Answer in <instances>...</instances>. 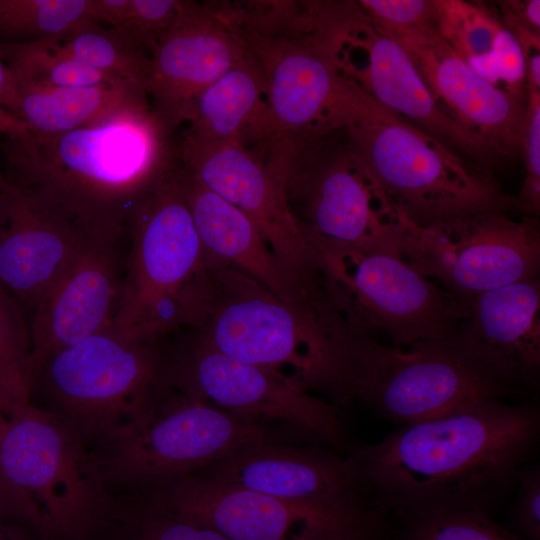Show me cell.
Here are the masks:
<instances>
[{"label": "cell", "instance_id": "obj_1", "mask_svg": "<svg viewBox=\"0 0 540 540\" xmlns=\"http://www.w3.org/2000/svg\"><path fill=\"white\" fill-rule=\"evenodd\" d=\"M539 431L535 406L484 399L402 425L351 459L373 505L405 518L489 512L515 490Z\"/></svg>", "mask_w": 540, "mask_h": 540}, {"label": "cell", "instance_id": "obj_2", "mask_svg": "<svg viewBox=\"0 0 540 540\" xmlns=\"http://www.w3.org/2000/svg\"><path fill=\"white\" fill-rule=\"evenodd\" d=\"M149 105L57 135L5 138L8 180L36 189L90 229L127 237L132 218L175 157Z\"/></svg>", "mask_w": 540, "mask_h": 540}, {"label": "cell", "instance_id": "obj_3", "mask_svg": "<svg viewBox=\"0 0 540 540\" xmlns=\"http://www.w3.org/2000/svg\"><path fill=\"white\" fill-rule=\"evenodd\" d=\"M344 107L336 132L414 225L514 207L490 170L383 107L355 82Z\"/></svg>", "mask_w": 540, "mask_h": 540}, {"label": "cell", "instance_id": "obj_4", "mask_svg": "<svg viewBox=\"0 0 540 540\" xmlns=\"http://www.w3.org/2000/svg\"><path fill=\"white\" fill-rule=\"evenodd\" d=\"M113 327L157 337L198 327L210 290L209 266L174 157L137 208L128 230Z\"/></svg>", "mask_w": 540, "mask_h": 540}, {"label": "cell", "instance_id": "obj_5", "mask_svg": "<svg viewBox=\"0 0 540 540\" xmlns=\"http://www.w3.org/2000/svg\"><path fill=\"white\" fill-rule=\"evenodd\" d=\"M326 391L358 400L402 425L435 419L505 391L455 352L445 339L403 350L354 333L338 320Z\"/></svg>", "mask_w": 540, "mask_h": 540}, {"label": "cell", "instance_id": "obj_6", "mask_svg": "<svg viewBox=\"0 0 540 540\" xmlns=\"http://www.w3.org/2000/svg\"><path fill=\"white\" fill-rule=\"evenodd\" d=\"M86 441L31 402L0 428V475L29 503L41 540H89L113 522L108 490Z\"/></svg>", "mask_w": 540, "mask_h": 540}, {"label": "cell", "instance_id": "obj_7", "mask_svg": "<svg viewBox=\"0 0 540 540\" xmlns=\"http://www.w3.org/2000/svg\"><path fill=\"white\" fill-rule=\"evenodd\" d=\"M279 432L168 386L142 413L99 438L93 454L109 491L144 494L193 475L243 445L282 440Z\"/></svg>", "mask_w": 540, "mask_h": 540}, {"label": "cell", "instance_id": "obj_8", "mask_svg": "<svg viewBox=\"0 0 540 540\" xmlns=\"http://www.w3.org/2000/svg\"><path fill=\"white\" fill-rule=\"evenodd\" d=\"M210 290L197 341L234 360L280 371L309 391L326 389L333 365L336 315L324 299L288 303L228 267L210 264Z\"/></svg>", "mask_w": 540, "mask_h": 540}, {"label": "cell", "instance_id": "obj_9", "mask_svg": "<svg viewBox=\"0 0 540 540\" xmlns=\"http://www.w3.org/2000/svg\"><path fill=\"white\" fill-rule=\"evenodd\" d=\"M157 337L113 326L33 366L46 409L85 441L107 435L148 408L169 386Z\"/></svg>", "mask_w": 540, "mask_h": 540}, {"label": "cell", "instance_id": "obj_10", "mask_svg": "<svg viewBox=\"0 0 540 540\" xmlns=\"http://www.w3.org/2000/svg\"><path fill=\"white\" fill-rule=\"evenodd\" d=\"M324 297L350 331L396 347L450 337L468 313L466 301L380 251L313 244Z\"/></svg>", "mask_w": 540, "mask_h": 540}, {"label": "cell", "instance_id": "obj_11", "mask_svg": "<svg viewBox=\"0 0 540 540\" xmlns=\"http://www.w3.org/2000/svg\"><path fill=\"white\" fill-rule=\"evenodd\" d=\"M289 208L311 244L400 257L413 223L343 143L328 135L307 147L285 173Z\"/></svg>", "mask_w": 540, "mask_h": 540}, {"label": "cell", "instance_id": "obj_12", "mask_svg": "<svg viewBox=\"0 0 540 540\" xmlns=\"http://www.w3.org/2000/svg\"><path fill=\"white\" fill-rule=\"evenodd\" d=\"M233 27L264 75L273 132L265 162L281 176L308 146L333 133L347 78L317 20L296 37Z\"/></svg>", "mask_w": 540, "mask_h": 540}, {"label": "cell", "instance_id": "obj_13", "mask_svg": "<svg viewBox=\"0 0 540 540\" xmlns=\"http://www.w3.org/2000/svg\"><path fill=\"white\" fill-rule=\"evenodd\" d=\"M330 42L341 73L377 103L488 170L503 159L439 103L403 46L358 1L339 2Z\"/></svg>", "mask_w": 540, "mask_h": 540}, {"label": "cell", "instance_id": "obj_14", "mask_svg": "<svg viewBox=\"0 0 540 540\" xmlns=\"http://www.w3.org/2000/svg\"><path fill=\"white\" fill-rule=\"evenodd\" d=\"M400 258L450 293L469 301L486 291L538 276L540 225L537 218H509L484 212L418 227Z\"/></svg>", "mask_w": 540, "mask_h": 540}, {"label": "cell", "instance_id": "obj_15", "mask_svg": "<svg viewBox=\"0 0 540 540\" xmlns=\"http://www.w3.org/2000/svg\"><path fill=\"white\" fill-rule=\"evenodd\" d=\"M165 373L170 387L238 418L283 422L332 447L343 443L336 407L280 371L234 360L196 341L176 363L166 364Z\"/></svg>", "mask_w": 540, "mask_h": 540}, {"label": "cell", "instance_id": "obj_16", "mask_svg": "<svg viewBox=\"0 0 540 540\" xmlns=\"http://www.w3.org/2000/svg\"><path fill=\"white\" fill-rule=\"evenodd\" d=\"M174 148L186 170L255 224L273 254L298 281L319 284L317 252L293 216L282 184L262 157L236 143L188 133Z\"/></svg>", "mask_w": 540, "mask_h": 540}, {"label": "cell", "instance_id": "obj_17", "mask_svg": "<svg viewBox=\"0 0 540 540\" xmlns=\"http://www.w3.org/2000/svg\"><path fill=\"white\" fill-rule=\"evenodd\" d=\"M194 475V474H193ZM195 475L354 520L375 514L350 458L283 440L243 445Z\"/></svg>", "mask_w": 540, "mask_h": 540}, {"label": "cell", "instance_id": "obj_18", "mask_svg": "<svg viewBox=\"0 0 540 540\" xmlns=\"http://www.w3.org/2000/svg\"><path fill=\"white\" fill-rule=\"evenodd\" d=\"M97 233L42 192L7 179L0 190V285L32 314Z\"/></svg>", "mask_w": 540, "mask_h": 540}, {"label": "cell", "instance_id": "obj_19", "mask_svg": "<svg viewBox=\"0 0 540 540\" xmlns=\"http://www.w3.org/2000/svg\"><path fill=\"white\" fill-rule=\"evenodd\" d=\"M242 36L207 5L184 1L150 57L145 93L171 135L185 123L195 98L249 54Z\"/></svg>", "mask_w": 540, "mask_h": 540}, {"label": "cell", "instance_id": "obj_20", "mask_svg": "<svg viewBox=\"0 0 540 540\" xmlns=\"http://www.w3.org/2000/svg\"><path fill=\"white\" fill-rule=\"evenodd\" d=\"M445 342L505 392L536 389L540 371L539 276L481 293Z\"/></svg>", "mask_w": 540, "mask_h": 540}, {"label": "cell", "instance_id": "obj_21", "mask_svg": "<svg viewBox=\"0 0 540 540\" xmlns=\"http://www.w3.org/2000/svg\"><path fill=\"white\" fill-rule=\"evenodd\" d=\"M382 27L403 46L455 120L483 138L504 161L520 155L527 96L511 94L480 77L434 27Z\"/></svg>", "mask_w": 540, "mask_h": 540}, {"label": "cell", "instance_id": "obj_22", "mask_svg": "<svg viewBox=\"0 0 540 540\" xmlns=\"http://www.w3.org/2000/svg\"><path fill=\"white\" fill-rule=\"evenodd\" d=\"M124 237L95 234L32 312L33 366L113 325L125 260Z\"/></svg>", "mask_w": 540, "mask_h": 540}, {"label": "cell", "instance_id": "obj_23", "mask_svg": "<svg viewBox=\"0 0 540 540\" xmlns=\"http://www.w3.org/2000/svg\"><path fill=\"white\" fill-rule=\"evenodd\" d=\"M144 494L214 529L228 540H295L313 526L360 520L340 519L310 507L195 474Z\"/></svg>", "mask_w": 540, "mask_h": 540}, {"label": "cell", "instance_id": "obj_24", "mask_svg": "<svg viewBox=\"0 0 540 540\" xmlns=\"http://www.w3.org/2000/svg\"><path fill=\"white\" fill-rule=\"evenodd\" d=\"M179 164L185 199L208 265L238 270L291 304L307 306L324 300L321 286L298 281L242 211Z\"/></svg>", "mask_w": 540, "mask_h": 540}, {"label": "cell", "instance_id": "obj_25", "mask_svg": "<svg viewBox=\"0 0 540 540\" xmlns=\"http://www.w3.org/2000/svg\"><path fill=\"white\" fill-rule=\"evenodd\" d=\"M186 122L185 133L242 145L265 161L273 132L264 75L251 51L195 98Z\"/></svg>", "mask_w": 540, "mask_h": 540}, {"label": "cell", "instance_id": "obj_26", "mask_svg": "<svg viewBox=\"0 0 540 540\" xmlns=\"http://www.w3.org/2000/svg\"><path fill=\"white\" fill-rule=\"evenodd\" d=\"M19 118L38 135H57L149 105L145 92L127 84L74 87L19 86Z\"/></svg>", "mask_w": 540, "mask_h": 540}, {"label": "cell", "instance_id": "obj_27", "mask_svg": "<svg viewBox=\"0 0 540 540\" xmlns=\"http://www.w3.org/2000/svg\"><path fill=\"white\" fill-rule=\"evenodd\" d=\"M37 41L59 54L145 92L150 54L126 24L102 28L98 24L87 23L64 35Z\"/></svg>", "mask_w": 540, "mask_h": 540}, {"label": "cell", "instance_id": "obj_28", "mask_svg": "<svg viewBox=\"0 0 540 540\" xmlns=\"http://www.w3.org/2000/svg\"><path fill=\"white\" fill-rule=\"evenodd\" d=\"M503 28L487 7L461 0H436V30L470 68L499 86L494 51Z\"/></svg>", "mask_w": 540, "mask_h": 540}, {"label": "cell", "instance_id": "obj_29", "mask_svg": "<svg viewBox=\"0 0 540 540\" xmlns=\"http://www.w3.org/2000/svg\"><path fill=\"white\" fill-rule=\"evenodd\" d=\"M32 389L30 326L22 306L0 285V415L30 403Z\"/></svg>", "mask_w": 540, "mask_h": 540}, {"label": "cell", "instance_id": "obj_30", "mask_svg": "<svg viewBox=\"0 0 540 540\" xmlns=\"http://www.w3.org/2000/svg\"><path fill=\"white\" fill-rule=\"evenodd\" d=\"M0 58L12 71L19 86L126 84L59 54L37 40L0 43Z\"/></svg>", "mask_w": 540, "mask_h": 540}, {"label": "cell", "instance_id": "obj_31", "mask_svg": "<svg viewBox=\"0 0 540 540\" xmlns=\"http://www.w3.org/2000/svg\"><path fill=\"white\" fill-rule=\"evenodd\" d=\"M116 510L114 519L121 522L122 540H228L149 494L118 499Z\"/></svg>", "mask_w": 540, "mask_h": 540}, {"label": "cell", "instance_id": "obj_32", "mask_svg": "<svg viewBox=\"0 0 540 540\" xmlns=\"http://www.w3.org/2000/svg\"><path fill=\"white\" fill-rule=\"evenodd\" d=\"M93 23L90 0H0V33L35 41Z\"/></svg>", "mask_w": 540, "mask_h": 540}, {"label": "cell", "instance_id": "obj_33", "mask_svg": "<svg viewBox=\"0 0 540 540\" xmlns=\"http://www.w3.org/2000/svg\"><path fill=\"white\" fill-rule=\"evenodd\" d=\"M406 519L405 540H525L498 525L488 512L445 511Z\"/></svg>", "mask_w": 540, "mask_h": 540}, {"label": "cell", "instance_id": "obj_34", "mask_svg": "<svg viewBox=\"0 0 540 540\" xmlns=\"http://www.w3.org/2000/svg\"><path fill=\"white\" fill-rule=\"evenodd\" d=\"M520 155L525 176L514 197V207L523 216L536 218L540 213V92L537 91H527Z\"/></svg>", "mask_w": 540, "mask_h": 540}, {"label": "cell", "instance_id": "obj_35", "mask_svg": "<svg viewBox=\"0 0 540 540\" xmlns=\"http://www.w3.org/2000/svg\"><path fill=\"white\" fill-rule=\"evenodd\" d=\"M364 12L382 26L436 28V0H361Z\"/></svg>", "mask_w": 540, "mask_h": 540}, {"label": "cell", "instance_id": "obj_36", "mask_svg": "<svg viewBox=\"0 0 540 540\" xmlns=\"http://www.w3.org/2000/svg\"><path fill=\"white\" fill-rule=\"evenodd\" d=\"M184 1L132 0L128 25L151 54L177 20Z\"/></svg>", "mask_w": 540, "mask_h": 540}, {"label": "cell", "instance_id": "obj_37", "mask_svg": "<svg viewBox=\"0 0 540 540\" xmlns=\"http://www.w3.org/2000/svg\"><path fill=\"white\" fill-rule=\"evenodd\" d=\"M517 494L514 520L528 540H540V469L529 465L520 475L516 485Z\"/></svg>", "mask_w": 540, "mask_h": 540}, {"label": "cell", "instance_id": "obj_38", "mask_svg": "<svg viewBox=\"0 0 540 540\" xmlns=\"http://www.w3.org/2000/svg\"><path fill=\"white\" fill-rule=\"evenodd\" d=\"M494 58L498 80L504 83V89L517 96H527L524 56L514 35L504 26L496 41Z\"/></svg>", "mask_w": 540, "mask_h": 540}, {"label": "cell", "instance_id": "obj_39", "mask_svg": "<svg viewBox=\"0 0 540 540\" xmlns=\"http://www.w3.org/2000/svg\"><path fill=\"white\" fill-rule=\"evenodd\" d=\"M295 540H384L379 533L376 515L362 520L306 529Z\"/></svg>", "mask_w": 540, "mask_h": 540}, {"label": "cell", "instance_id": "obj_40", "mask_svg": "<svg viewBox=\"0 0 540 540\" xmlns=\"http://www.w3.org/2000/svg\"><path fill=\"white\" fill-rule=\"evenodd\" d=\"M20 522L37 530V521L27 500L0 475V522Z\"/></svg>", "mask_w": 540, "mask_h": 540}, {"label": "cell", "instance_id": "obj_41", "mask_svg": "<svg viewBox=\"0 0 540 540\" xmlns=\"http://www.w3.org/2000/svg\"><path fill=\"white\" fill-rule=\"evenodd\" d=\"M131 8L132 0H90V18L98 25L121 26L129 22Z\"/></svg>", "mask_w": 540, "mask_h": 540}, {"label": "cell", "instance_id": "obj_42", "mask_svg": "<svg viewBox=\"0 0 540 540\" xmlns=\"http://www.w3.org/2000/svg\"><path fill=\"white\" fill-rule=\"evenodd\" d=\"M500 9L508 12L526 28L540 34V1H501Z\"/></svg>", "mask_w": 540, "mask_h": 540}, {"label": "cell", "instance_id": "obj_43", "mask_svg": "<svg viewBox=\"0 0 540 540\" xmlns=\"http://www.w3.org/2000/svg\"><path fill=\"white\" fill-rule=\"evenodd\" d=\"M0 109L19 118L20 90L12 71L0 58Z\"/></svg>", "mask_w": 540, "mask_h": 540}, {"label": "cell", "instance_id": "obj_44", "mask_svg": "<svg viewBox=\"0 0 540 540\" xmlns=\"http://www.w3.org/2000/svg\"><path fill=\"white\" fill-rule=\"evenodd\" d=\"M29 130V127L20 118L0 109V138L15 137Z\"/></svg>", "mask_w": 540, "mask_h": 540}, {"label": "cell", "instance_id": "obj_45", "mask_svg": "<svg viewBox=\"0 0 540 540\" xmlns=\"http://www.w3.org/2000/svg\"><path fill=\"white\" fill-rule=\"evenodd\" d=\"M0 540H33L13 522H0Z\"/></svg>", "mask_w": 540, "mask_h": 540}, {"label": "cell", "instance_id": "obj_46", "mask_svg": "<svg viewBox=\"0 0 540 540\" xmlns=\"http://www.w3.org/2000/svg\"><path fill=\"white\" fill-rule=\"evenodd\" d=\"M6 183H7V177L3 174L2 170L0 169V190L4 187Z\"/></svg>", "mask_w": 540, "mask_h": 540}, {"label": "cell", "instance_id": "obj_47", "mask_svg": "<svg viewBox=\"0 0 540 540\" xmlns=\"http://www.w3.org/2000/svg\"><path fill=\"white\" fill-rule=\"evenodd\" d=\"M4 419H5V417L0 415V428H1L2 424H3V422H4Z\"/></svg>", "mask_w": 540, "mask_h": 540}]
</instances>
